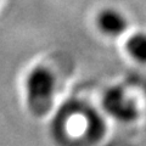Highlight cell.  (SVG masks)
Returning a JSON list of instances; mask_svg holds the SVG:
<instances>
[{"label":"cell","instance_id":"cell-1","mask_svg":"<svg viewBox=\"0 0 146 146\" xmlns=\"http://www.w3.org/2000/svg\"><path fill=\"white\" fill-rule=\"evenodd\" d=\"M26 102L29 112L36 117L45 116L51 110L56 93V77L50 68L35 66L25 80Z\"/></svg>","mask_w":146,"mask_h":146},{"label":"cell","instance_id":"cell-2","mask_svg":"<svg viewBox=\"0 0 146 146\" xmlns=\"http://www.w3.org/2000/svg\"><path fill=\"white\" fill-rule=\"evenodd\" d=\"M102 105L110 116L124 123L133 122L139 116L134 100L121 86H112L105 91Z\"/></svg>","mask_w":146,"mask_h":146},{"label":"cell","instance_id":"cell-3","mask_svg":"<svg viewBox=\"0 0 146 146\" xmlns=\"http://www.w3.org/2000/svg\"><path fill=\"white\" fill-rule=\"evenodd\" d=\"M96 25L101 33L107 36H119L128 29V20L116 9H105L98 15Z\"/></svg>","mask_w":146,"mask_h":146},{"label":"cell","instance_id":"cell-4","mask_svg":"<svg viewBox=\"0 0 146 146\" xmlns=\"http://www.w3.org/2000/svg\"><path fill=\"white\" fill-rule=\"evenodd\" d=\"M125 50L135 61L146 63V33L136 32L129 35L125 42Z\"/></svg>","mask_w":146,"mask_h":146}]
</instances>
